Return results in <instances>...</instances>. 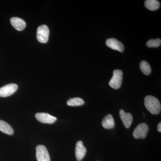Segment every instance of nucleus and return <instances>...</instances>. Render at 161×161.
I'll list each match as a JSON object with an SVG mask.
<instances>
[{"mask_svg":"<svg viewBox=\"0 0 161 161\" xmlns=\"http://www.w3.org/2000/svg\"><path fill=\"white\" fill-rule=\"evenodd\" d=\"M18 88V85L16 84L6 85L0 88V97H8L16 92Z\"/></svg>","mask_w":161,"mask_h":161,"instance_id":"6","label":"nucleus"},{"mask_svg":"<svg viewBox=\"0 0 161 161\" xmlns=\"http://www.w3.org/2000/svg\"><path fill=\"white\" fill-rule=\"evenodd\" d=\"M157 130L159 132H161V123H159L158 124V125L157 126Z\"/></svg>","mask_w":161,"mask_h":161,"instance_id":"18","label":"nucleus"},{"mask_svg":"<svg viewBox=\"0 0 161 161\" xmlns=\"http://www.w3.org/2000/svg\"><path fill=\"white\" fill-rule=\"evenodd\" d=\"M10 23L15 29L19 31H23L26 26V22L19 18H12L10 19Z\"/></svg>","mask_w":161,"mask_h":161,"instance_id":"11","label":"nucleus"},{"mask_svg":"<svg viewBox=\"0 0 161 161\" xmlns=\"http://www.w3.org/2000/svg\"><path fill=\"white\" fill-rule=\"evenodd\" d=\"M85 103L84 101L80 98H70L67 102V104L69 106H80Z\"/></svg>","mask_w":161,"mask_h":161,"instance_id":"15","label":"nucleus"},{"mask_svg":"<svg viewBox=\"0 0 161 161\" xmlns=\"http://www.w3.org/2000/svg\"><path fill=\"white\" fill-rule=\"evenodd\" d=\"M35 117L39 122L44 124H53L57 119V118L55 116L47 113H36Z\"/></svg>","mask_w":161,"mask_h":161,"instance_id":"7","label":"nucleus"},{"mask_svg":"<svg viewBox=\"0 0 161 161\" xmlns=\"http://www.w3.org/2000/svg\"><path fill=\"white\" fill-rule=\"evenodd\" d=\"M145 107L153 115H158L161 112L160 103L158 99L151 95H147L144 99Z\"/></svg>","mask_w":161,"mask_h":161,"instance_id":"1","label":"nucleus"},{"mask_svg":"<svg viewBox=\"0 0 161 161\" xmlns=\"http://www.w3.org/2000/svg\"><path fill=\"white\" fill-rule=\"evenodd\" d=\"M146 8L151 11L157 10L160 7V3L156 0H147L145 2Z\"/></svg>","mask_w":161,"mask_h":161,"instance_id":"14","label":"nucleus"},{"mask_svg":"<svg viewBox=\"0 0 161 161\" xmlns=\"http://www.w3.org/2000/svg\"><path fill=\"white\" fill-rule=\"evenodd\" d=\"M102 125L104 129H113L115 126V121L112 115L111 114H108L105 116L102 122Z\"/></svg>","mask_w":161,"mask_h":161,"instance_id":"12","label":"nucleus"},{"mask_svg":"<svg viewBox=\"0 0 161 161\" xmlns=\"http://www.w3.org/2000/svg\"><path fill=\"white\" fill-rule=\"evenodd\" d=\"M36 158L38 161H50L47 149L43 145H38L36 147Z\"/></svg>","mask_w":161,"mask_h":161,"instance_id":"5","label":"nucleus"},{"mask_svg":"<svg viewBox=\"0 0 161 161\" xmlns=\"http://www.w3.org/2000/svg\"><path fill=\"white\" fill-rule=\"evenodd\" d=\"M119 116L125 127L130 128L133 120L132 114L130 113H126L123 110L121 109L119 111Z\"/></svg>","mask_w":161,"mask_h":161,"instance_id":"10","label":"nucleus"},{"mask_svg":"<svg viewBox=\"0 0 161 161\" xmlns=\"http://www.w3.org/2000/svg\"><path fill=\"white\" fill-rule=\"evenodd\" d=\"M0 131L9 135H13L14 132L13 129L9 124L1 119H0Z\"/></svg>","mask_w":161,"mask_h":161,"instance_id":"13","label":"nucleus"},{"mask_svg":"<svg viewBox=\"0 0 161 161\" xmlns=\"http://www.w3.org/2000/svg\"><path fill=\"white\" fill-rule=\"evenodd\" d=\"M106 44L111 49L118 51L121 53L123 52L125 49L123 43L114 38L108 39L106 41Z\"/></svg>","mask_w":161,"mask_h":161,"instance_id":"8","label":"nucleus"},{"mask_svg":"<svg viewBox=\"0 0 161 161\" xmlns=\"http://www.w3.org/2000/svg\"><path fill=\"white\" fill-rule=\"evenodd\" d=\"M86 148L83 145L81 141L77 142L75 147V155L76 159L78 161H80L84 157L86 153Z\"/></svg>","mask_w":161,"mask_h":161,"instance_id":"9","label":"nucleus"},{"mask_svg":"<svg viewBox=\"0 0 161 161\" xmlns=\"http://www.w3.org/2000/svg\"><path fill=\"white\" fill-rule=\"evenodd\" d=\"M123 80V72L119 69L113 71V76L110 80L109 85L114 89H118L121 86Z\"/></svg>","mask_w":161,"mask_h":161,"instance_id":"2","label":"nucleus"},{"mask_svg":"<svg viewBox=\"0 0 161 161\" xmlns=\"http://www.w3.org/2000/svg\"><path fill=\"white\" fill-rule=\"evenodd\" d=\"M140 68L141 71L142 72L144 75H149L151 73V67L150 64L145 60H143L141 62Z\"/></svg>","mask_w":161,"mask_h":161,"instance_id":"16","label":"nucleus"},{"mask_svg":"<svg viewBox=\"0 0 161 161\" xmlns=\"http://www.w3.org/2000/svg\"><path fill=\"white\" fill-rule=\"evenodd\" d=\"M149 130V126L147 124H140L133 131V137L136 139L146 138Z\"/></svg>","mask_w":161,"mask_h":161,"instance_id":"4","label":"nucleus"},{"mask_svg":"<svg viewBox=\"0 0 161 161\" xmlns=\"http://www.w3.org/2000/svg\"><path fill=\"white\" fill-rule=\"evenodd\" d=\"M161 40L160 39L150 40L147 42V45L149 47H158L160 46Z\"/></svg>","mask_w":161,"mask_h":161,"instance_id":"17","label":"nucleus"},{"mask_svg":"<svg viewBox=\"0 0 161 161\" xmlns=\"http://www.w3.org/2000/svg\"><path fill=\"white\" fill-rule=\"evenodd\" d=\"M49 30L46 25H41L38 27L37 30V39L41 43H46L48 40Z\"/></svg>","mask_w":161,"mask_h":161,"instance_id":"3","label":"nucleus"}]
</instances>
